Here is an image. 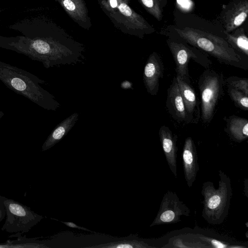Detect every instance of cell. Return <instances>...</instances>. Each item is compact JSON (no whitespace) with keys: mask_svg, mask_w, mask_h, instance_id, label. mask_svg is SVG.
Wrapping results in <instances>:
<instances>
[{"mask_svg":"<svg viewBox=\"0 0 248 248\" xmlns=\"http://www.w3.org/2000/svg\"><path fill=\"white\" fill-rule=\"evenodd\" d=\"M0 80L9 89L39 107L56 110L61 106L55 97L40 84L45 81L24 70L0 61Z\"/></svg>","mask_w":248,"mask_h":248,"instance_id":"obj_1","label":"cell"},{"mask_svg":"<svg viewBox=\"0 0 248 248\" xmlns=\"http://www.w3.org/2000/svg\"><path fill=\"white\" fill-rule=\"evenodd\" d=\"M174 31L183 42L213 57L220 63L248 69L247 61L223 38L189 27L174 28Z\"/></svg>","mask_w":248,"mask_h":248,"instance_id":"obj_2","label":"cell"},{"mask_svg":"<svg viewBox=\"0 0 248 248\" xmlns=\"http://www.w3.org/2000/svg\"><path fill=\"white\" fill-rule=\"evenodd\" d=\"M219 180L217 188L213 182L203 183L201 194L203 197L202 217L209 224H222L227 217L232 196L230 178L222 170L218 171Z\"/></svg>","mask_w":248,"mask_h":248,"instance_id":"obj_3","label":"cell"},{"mask_svg":"<svg viewBox=\"0 0 248 248\" xmlns=\"http://www.w3.org/2000/svg\"><path fill=\"white\" fill-rule=\"evenodd\" d=\"M225 79L222 73L211 68L205 69L198 79L200 118L204 124L210 123L217 111L218 103L224 95Z\"/></svg>","mask_w":248,"mask_h":248,"instance_id":"obj_4","label":"cell"},{"mask_svg":"<svg viewBox=\"0 0 248 248\" xmlns=\"http://www.w3.org/2000/svg\"><path fill=\"white\" fill-rule=\"evenodd\" d=\"M6 210V219L2 231L9 233H23L29 231L43 218L30 207L0 195Z\"/></svg>","mask_w":248,"mask_h":248,"instance_id":"obj_5","label":"cell"},{"mask_svg":"<svg viewBox=\"0 0 248 248\" xmlns=\"http://www.w3.org/2000/svg\"><path fill=\"white\" fill-rule=\"evenodd\" d=\"M167 43L175 63L176 76L188 83H191L188 64L192 60L205 69L211 68L213 63L206 54L183 42L169 38Z\"/></svg>","mask_w":248,"mask_h":248,"instance_id":"obj_6","label":"cell"},{"mask_svg":"<svg viewBox=\"0 0 248 248\" xmlns=\"http://www.w3.org/2000/svg\"><path fill=\"white\" fill-rule=\"evenodd\" d=\"M190 210L174 192L168 190L164 195L156 216L150 225L174 224L181 221L182 217H189Z\"/></svg>","mask_w":248,"mask_h":248,"instance_id":"obj_7","label":"cell"},{"mask_svg":"<svg viewBox=\"0 0 248 248\" xmlns=\"http://www.w3.org/2000/svg\"><path fill=\"white\" fill-rule=\"evenodd\" d=\"M248 0H235L224 8L221 20L225 33H231L238 28L247 19Z\"/></svg>","mask_w":248,"mask_h":248,"instance_id":"obj_8","label":"cell"},{"mask_svg":"<svg viewBox=\"0 0 248 248\" xmlns=\"http://www.w3.org/2000/svg\"><path fill=\"white\" fill-rule=\"evenodd\" d=\"M163 73L164 65L161 59L157 52H153L147 59L143 73L144 85L151 95H157Z\"/></svg>","mask_w":248,"mask_h":248,"instance_id":"obj_9","label":"cell"},{"mask_svg":"<svg viewBox=\"0 0 248 248\" xmlns=\"http://www.w3.org/2000/svg\"><path fill=\"white\" fill-rule=\"evenodd\" d=\"M182 158L185 179L190 188L192 186L200 170L196 147L191 137H188L185 140Z\"/></svg>","mask_w":248,"mask_h":248,"instance_id":"obj_10","label":"cell"},{"mask_svg":"<svg viewBox=\"0 0 248 248\" xmlns=\"http://www.w3.org/2000/svg\"><path fill=\"white\" fill-rule=\"evenodd\" d=\"M166 106L168 112L175 121L180 124H189L175 76L167 90Z\"/></svg>","mask_w":248,"mask_h":248,"instance_id":"obj_11","label":"cell"},{"mask_svg":"<svg viewBox=\"0 0 248 248\" xmlns=\"http://www.w3.org/2000/svg\"><path fill=\"white\" fill-rule=\"evenodd\" d=\"M189 124H197L201 117L200 102L191 83H188L180 76H175Z\"/></svg>","mask_w":248,"mask_h":248,"instance_id":"obj_12","label":"cell"},{"mask_svg":"<svg viewBox=\"0 0 248 248\" xmlns=\"http://www.w3.org/2000/svg\"><path fill=\"white\" fill-rule=\"evenodd\" d=\"M162 150L169 168L176 178L177 172V135L173 134L171 130L166 125H162L158 132Z\"/></svg>","mask_w":248,"mask_h":248,"instance_id":"obj_13","label":"cell"},{"mask_svg":"<svg viewBox=\"0 0 248 248\" xmlns=\"http://www.w3.org/2000/svg\"><path fill=\"white\" fill-rule=\"evenodd\" d=\"M78 113L75 112L59 123L44 142L42 151L49 149L64 138L78 121Z\"/></svg>","mask_w":248,"mask_h":248,"instance_id":"obj_14","label":"cell"},{"mask_svg":"<svg viewBox=\"0 0 248 248\" xmlns=\"http://www.w3.org/2000/svg\"><path fill=\"white\" fill-rule=\"evenodd\" d=\"M226 124L225 131L230 138L240 143L248 138V120L245 118L231 115L224 118Z\"/></svg>","mask_w":248,"mask_h":248,"instance_id":"obj_15","label":"cell"},{"mask_svg":"<svg viewBox=\"0 0 248 248\" xmlns=\"http://www.w3.org/2000/svg\"><path fill=\"white\" fill-rule=\"evenodd\" d=\"M225 39L235 51L246 57L248 56V38L243 28H237L231 33H225Z\"/></svg>","mask_w":248,"mask_h":248,"instance_id":"obj_16","label":"cell"},{"mask_svg":"<svg viewBox=\"0 0 248 248\" xmlns=\"http://www.w3.org/2000/svg\"><path fill=\"white\" fill-rule=\"evenodd\" d=\"M86 248H150L154 246L148 245L143 241L137 240H121L97 245L85 247Z\"/></svg>","mask_w":248,"mask_h":248,"instance_id":"obj_17","label":"cell"},{"mask_svg":"<svg viewBox=\"0 0 248 248\" xmlns=\"http://www.w3.org/2000/svg\"><path fill=\"white\" fill-rule=\"evenodd\" d=\"M147 11L157 21H160L163 17L164 8L168 0H140Z\"/></svg>","mask_w":248,"mask_h":248,"instance_id":"obj_18","label":"cell"},{"mask_svg":"<svg viewBox=\"0 0 248 248\" xmlns=\"http://www.w3.org/2000/svg\"><path fill=\"white\" fill-rule=\"evenodd\" d=\"M227 93L235 106L243 110H248V95L243 92L227 86Z\"/></svg>","mask_w":248,"mask_h":248,"instance_id":"obj_19","label":"cell"},{"mask_svg":"<svg viewBox=\"0 0 248 248\" xmlns=\"http://www.w3.org/2000/svg\"><path fill=\"white\" fill-rule=\"evenodd\" d=\"M227 86L240 90L248 95V79L236 76H231L225 79Z\"/></svg>","mask_w":248,"mask_h":248,"instance_id":"obj_20","label":"cell"},{"mask_svg":"<svg viewBox=\"0 0 248 248\" xmlns=\"http://www.w3.org/2000/svg\"><path fill=\"white\" fill-rule=\"evenodd\" d=\"M120 11L124 15L130 16L132 14V11L130 7L124 3H122L119 6Z\"/></svg>","mask_w":248,"mask_h":248,"instance_id":"obj_21","label":"cell"},{"mask_svg":"<svg viewBox=\"0 0 248 248\" xmlns=\"http://www.w3.org/2000/svg\"><path fill=\"white\" fill-rule=\"evenodd\" d=\"M61 222H62V223L64 224L66 226H67L69 227H70V228L78 229L81 230H83V231L91 232V230H90L86 228L78 226V225L75 224L74 223H73L72 222H63L62 221H61Z\"/></svg>","mask_w":248,"mask_h":248,"instance_id":"obj_22","label":"cell"},{"mask_svg":"<svg viewBox=\"0 0 248 248\" xmlns=\"http://www.w3.org/2000/svg\"><path fill=\"white\" fill-rule=\"evenodd\" d=\"M63 5L69 11H74L75 9V5L71 0H64Z\"/></svg>","mask_w":248,"mask_h":248,"instance_id":"obj_23","label":"cell"},{"mask_svg":"<svg viewBox=\"0 0 248 248\" xmlns=\"http://www.w3.org/2000/svg\"><path fill=\"white\" fill-rule=\"evenodd\" d=\"M6 216L5 208L2 201L0 199V222Z\"/></svg>","mask_w":248,"mask_h":248,"instance_id":"obj_24","label":"cell"},{"mask_svg":"<svg viewBox=\"0 0 248 248\" xmlns=\"http://www.w3.org/2000/svg\"><path fill=\"white\" fill-rule=\"evenodd\" d=\"M244 193L246 197L248 198V179H245L244 181Z\"/></svg>","mask_w":248,"mask_h":248,"instance_id":"obj_25","label":"cell"},{"mask_svg":"<svg viewBox=\"0 0 248 248\" xmlns=\"http://www.w3.org/2000/svg\"><path fill=\"white\" fill-rule=\"evenodd\" d=\"M110 6L112 8H115L117 6V2L116 0H110Z\"/></svg>","mask_w":248,"mask_h":248,"instance_id":"obj_26","label":"cell"},{"mask_svg":"<svg viewBox=\"0 0 248 248\" xmlns=\"http://www.w3.org/2000/svg\"><path fill=\"white\" fill-rule=\"evenodd\" d=\"M4 115V113L1 110H0V119L2 118V117Z\"/></svg>","mask_w":248,"mask_h":248,"instance_id":"obj_27","label":"cell"},{"mask_svg":"<svg viewBox=\"0 0 248 248\" xmlns=\"http://www.w3.org/2000/svg\"><path fill=\"white\" fill-rule=\"evenodd\" d=\"M248 232H246V237L247 238H248Z\"/></svg>","mask_w":248,"mask_h":248,"instance_id":"obj_28","label":"cell"},{"mask_svg":"<svg viewBox=\"0 0 248 248\" xmlns=\"http://www.w3.org/2000/svg\"><path fill=\"white\" fill-rule=\"evenodd\" d=\"M246 225L247 227L248 228V222H247L246 223Z\"/></svg>","mask_w":248,"mask_h":248,"instance_id":"obj_29","label":"cell"}]
</instances>
